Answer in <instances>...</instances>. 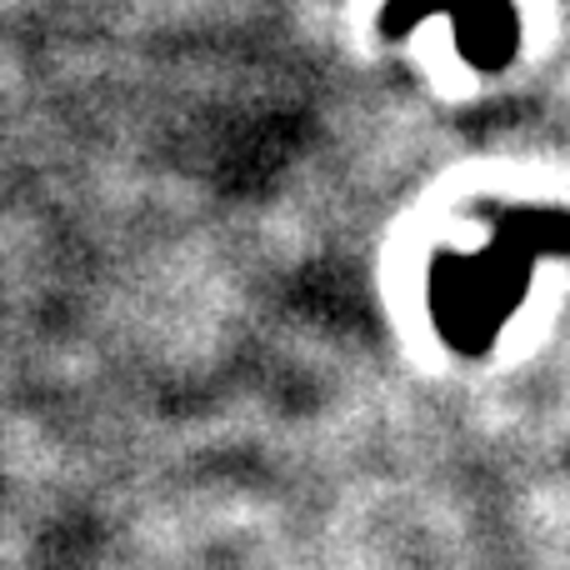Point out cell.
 I'll use <instances>...</instances> for the list:
<instances>
[{"label": "cell", "instance_id": "1", "mask_svg": "<svg viewBox=\"0 0 570 570\" xmlns=\"http://www.w3.org/2000/svg\"><path fill=\"white\" fill-rule=\"evenodd\" d=\"M570 256L566 210H505L471 256H441L431 271V315L445 345L461 355H485L501 325L515 315L535 261Z\"/></svg>", "mask_w": 570, "mask_h": 570}, {"label": "cell", "instance_id": "2", "mask_svg": "<svg viewBox=\"0 0 570 570\" xmlns=\"http://www.w3.org/2000/svg\"><path fill=\"white\" fill-rule=\"evenodd\" d=\"M425 16L455 20V46L475 70H501L521 46V20L511 0H391L381 10V30L401 40Z\"/></svg>", "mask_w": 570, "mask_h": 570}]
</instances>
